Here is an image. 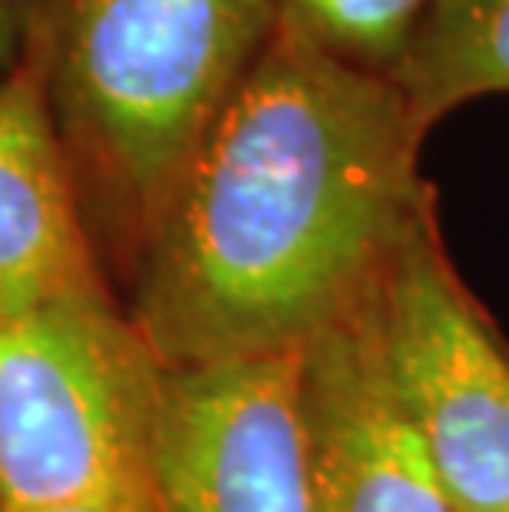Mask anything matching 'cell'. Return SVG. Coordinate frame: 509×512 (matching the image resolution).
<instances>
[{
    "label": "cell",
    "instance_id": "cell-3",
    "mask_svg": "<svg viewBox=\"0 0 509 512\" xmlns=\"http://www.w3.org/2000/svg\"><path fill=\"white\" fill-rule=\"evenodd\" d=\"M159 384V357L106 288L0 321V512H153Z\"/></svg>",
    "mask_w": 509,
    "mask_h": 512
},
{
    "label": "cell",
    "instance_id": "cell-12",
    "mask_svg": "<svg viewBox=\"0 0 509 512\" xmlns=\"http://www.w3.org/2000/svg\"><path fill=\"white\" fill-rule=\"evenodd\" d=\"M27 512H143V509L113 506V503H70V506H43V509H27Z\"/></svg>",
    "mask_w": 509,
    "mask_h": 512
},
{
    "label": "cell",
    "instance_id": "cell-5",
    "mask_svg": "<svg viewBox=\"0 0 509 512\" xmlns=\"http://www.w3.org/2000/svg\"><path fill=\"white\" fill-rule=\"evenodd\" d=\"M153 512H314L301 351L162 367Z\"/></svg>",
    "mask_w": 509,
    "mask_h": 512
},
{
    "label": "cell",
    "instance_id": "cell-7",
    "mask_svg": "<svg viewBox=\"0 0 509 512\" xmlns=\"http://www.w3.org/2000/svg\"><path fill=\"white\" fill-rule=\"evenodd\" d=\"M103 288L40 57L24 47L14 73L0 80V321Z\"/></svg>",
    "mask_w": 509,
    "mask_h": 512
},
{
    "label": "cell",
    "instance_id": "cell-10",
    "mask_svg": "<svg viewBox=\"0 0 509 512\" xmlns=\"http://www.w3.org/2000/svg\"><path fill=\"white\" fill-rule=\"evenodd\" d=\"M27 43V17H24V0H0V80L24 57Z\"/></svg>",
    "mask_w": 509,
    "mask_h": 512
},
{
    "label": "cell",
    "instance_id": "cell-11",
    "mask_svg": "<svg viewBox=\"0 0 509 512\" xmlns=\"http://www.w3.org/2000/svg\"><path fill=\"white\" fill-rule=\"evenodd\" d=\"M480 4H486V0H433L424 27H437V24H447V20H457L463 14H470V10L480 7ZM424 27H420V30H424Z\"/></svg>",
    "mask_w": 509,
    "mask_h": 512
},
{
    "label": "cell",
    "instance_id": "cell-4",
    "mask_svg": "<svg viewBox=\"0 0 509 512\" xmlns=\"http://www.w3.org/2000/svg\"><path fill=\"white\" fill-rule=\"evenodd\" d=\"M387 387L460 512H509V341L460 278L437 192L364 294Z\"/></svg>",
    "mask_w": 509,
    "mask_h": 512
},
{
    "label": "cell",
    "instance_id": "cell-8",
    "mask_svg": "<svg viewBox=\"0 0 509 512\" xmlns=\"http://www.w3.org/2000/svg\"><path fill=\"white\" fill-rule=\"evenodd\" d=\"M394 83L424 139L460 106L509 93V0H486L457 20L424 27Z\"/></svg>",
    "mask_w": 509,
    "mask_h": 512
},
{
    "label": "cell",
    "instance_id": "cell-1",
    "mask_svg": "<svg viewBox=\"0 0 509 512\" xmlns=\"http://www.w3.org/2000/svg\"><path fill=\"white\" fill-rule=\"evenodd\" d=\"M424 143L394 80L278 24L136 258L159 364L305 351L338 324L437 192Z\"/></svg>",
    "mask_w": 509,
    "mask_h": 512
},
{
    "label": "cell",
    "instance_id": "cell-9",
    "mask_svg": "<svg viewBox=\"0 0 509 512\" xmlns=\"http://www.w3.org/2000/svg\"><path fill=\"white\" fill-rule=\"evenodd\" d=\"M433 0H275L278 24L351 70L394 80Z\"/></svg>",
    "mask_w": 509,
    "mask_h": 512
},
{
    "label": "cell",
    "instance_id": "cell-6",
    "mask_svg": "<svg viewBox=\"0 0 509 512\" xmlns=\"http://www.w3.org/2000/svg\"><path fill=\"white\" fill-rule=\"evenodd\" d=\"M301 357L314 512H460L387 387L364 298Z\"/></svg>",
    "mask_w": 509,
    "mask_h": 512
},
{
    "label": "cell",
    "instance_id": "cell-2",
    "mask_svg": "<svg viewBox=\"0 0 509 512\" xmlns=\"http://www.w3.org/2000/svg\"><path fill=\"white\" fill-rule=\"evenodd\" d=\"M24 17L86 219L139 258L275 0H24Z\"/></svg>",
    "mask_w": 509,
    "mask_h": 512
}]
</instances>
